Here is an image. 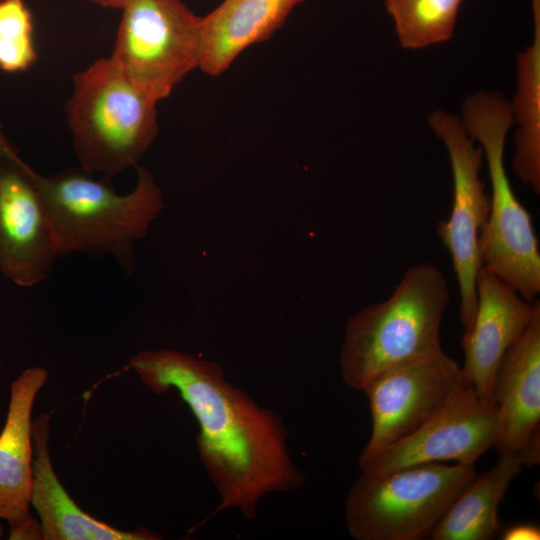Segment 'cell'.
Masks as SVG:
<instances>
[{
	"label": "cell",
	"instance_id": "cell-1",
	"mask_svg": "<svg viewBox=\"0 0 540 540\" xmlns=\"http://www.w3.org/2000/svg\"><path fill=\"white\" fill-rule=\"evenodd\" d=\"M130 366L153 393L175 389L191 409L199 457L220 497L215 512L254 520L263 497L305 483L281 418L228 382L216 362L161 349L137 353Z\"/></svg>",
	"mask_w": 540,
	"mask_h": 540
},
{
	"label": "cell",
	"instance_id": "cell-2",
	"mask_svg": "<svg viewBox=\"0 0 540 540\" xmlns=\"http://www.w3.org/2000/svg\"><path fill=\"white\" fill-rule=\"evenodd\" d=\"M449 299L448 281L436 265L408 268L386 300L347 321L339 358L344 383L363 391L382 373L443 351L440 328Z\"/></svg>",
	"mask_w": 540,
	"mask_h": 540
},
{
	"label": "cell",
	"instance_id": "cell-3",
	"mask_svg": "<svg viewBox=\"0 0 540 540\" xmlns=\"http://www.w3.org/2000/svg\"><path fill=\"white\" fill-rule=\"evenodd\" d=\"M82 167L35 177L46 203L58 256L86 253L112 255L127 272L134 266L135 242L142 239L163 209L151 173L137 166L135 188L125 195L109 178L95 179Z\"/></svg>",
	"mask_w": 540,
	"mask_h": 540
},
{
	"label": "cell",
	"instance_id": "cell-4",
	"mask_svg": "<svg viewBox=\"0 0 540 540\" xmlns=\"http://www.w3.org/2000/svg\"><path fill=\"white\" fill-rule=\"evenodd\" d=\"M462 124L486 158L490 211L478 237L481 267L511 285L525 300L540 293V251L531 216L514 194L504 162L514 124L511 103L499 92H476L461 108Z\"/></svg>",
	"mask_w": 540,
	"mask_h": 540
},
{
	"label": "cell",
	"instance_id": "cell-5",
	"mask_svg": "<svg viewBox=\"0 0 540 540\" xmlns=\"http://www.w3.org/2000/svg\"><path fill=\"white\" fill-rule=\"evenodd\" d=\"M65 111L80 167L103 177L136 166L158 134L157 103L109 57L73 77Z\"/></svg>",
	"mask_w": 540,
	"mask_h": 540
},
{
	"label": "cell",
	"instance_id": "cell-6",
	"mask_svg": "<svg viewBox=\"0 0 540 540\" xmlns=\"http://www.w3.org/2000/svg\"><path fill=\"white\" fill-rule=\"evenodd\" d=\"M477 475L474 465L432 462L385 473L362 472L344 504L355 540H419L430 536Z\"/></svg>",
	"mask_w": 540,
	"mask_h": 540
},
{
	"label": "cell",
	"instance_id": "cell-7",
	"mask_svg": "<svg viewBox=\"0 0 540 540\" xmlns=\"http://www.w3.org/2000/svg\"><path fill=\"white\" fill-rule=\"evenodd\" d=\"M121 10L109 58L158 103L199 68L201 17L181 0H128Z\"/></svg>",
	"mask_w": 540,
	"mask_h": 540
},
{
	"label": "cell",
	"instance_id": "cell-8",
	"mask_svg": "<svg viewBox=\"0 0 540 540\" xmlns=\"http://www.w3.org/2000/svg\"><path fill=\"white\" fill-rule=\"evenodd\" d=\"M427 120L444 144L452 169L450 216L438 222L436 232L452 259L460 292V320L464 335L471 329L476 313V277L481 267L478 237L490 211V196L480 178L484 156L481 147L465 130L460 117L438 109Z\"/></svg>",
	"mask_w": 540,
	"mask_h": 540
},
{
	"label": "cell",
	"instance_id": "cell-9",
	"mask_svg": "<svg viewBox=\"0 0 540 540\" xmlns=\"http://www.w3.org/2000/svg\"><path fill=\"white\" fill-rule=\"evenodd\" d=\"M469 386L462 367L443 351L379 375L362 391L372 430L359 460L416 431Z\"/></svg>",
	"mask_w": 540,
	"mask_h": 540
},
{
	"label": "cell",
	"instance_id": "cell-10",
	"mask_svg": "<svg viewBox=\"0 0 540 540\" xmlns=\"http://www.w3.org/2000/svg\"><path fill=\"white\" fill-rule=\"evenodd\" d=\"M35 174L0 123V271L21 287L45 280L59 257Z\"/></svg>",
	"mask_w": 540,
	"mask_h": 540
},
{
	"label": "cell",
	"instance_id": "cell-11",
	"mask_svg": "<svg viewBox=\"0 0 540 540\" xmlns=\"http://www.w3.org/2000/svg\"><path fill=\"white\" fill-rule=\"evenodd\" d=\"M498 434L496 404L469 386L416 431L358 464L373 474L432 462L474 465L494 448Z\"/></svg>",
	"mask_w": 540,
	"mask_h": 540
},
{
	"label": "cell",
	"instance_id": "cell-12",
	"mask_svg": "<svg viewBox=\"0 0 540 540\" xmlns=\"http://www.w3.org/2000/svg\"><path fill=\"white\" fill-rule=\"evenodd\" d=\"M476 297L473 324L462 337V369L476 394L493 401V383L501 359L540 311V303L525 300L511 285L483 267L476 277Z\"/></svg>",
	"mask_w": 540,
	"mask_h": 540
},
{
	"label": "cell",
	"instance_id": "cell-13",
	"mask_svg": "<svg viewBox=\"0 0 540 540\" xmlns=\"http://www.w3.org/2000/svg\"><path fill=\"white\" fill-rule=\"evenodd\" d=\"M492 399L499 419L494 448L499 454L519 453L539 434L540 311L502 357Z\"/></svg>",
	"mask_w": 540,
	"mask_h": 540
},
{
	"label": "cell",
	"instance_id": "cell-14",
	"mask_svg": "<svg viewBox=\"0 0 540 540\" xmlns=\"http://www.w3.org/2000/svg\"><path fill=\"white\" fill-rule=\"evenodd\" d=\"M48 379L43 367H29L11 383L5 425L0 433V519L16 527L32 519L33 445L31 414Z\"/></svg>",
	"mask_w": 540,
	"mask_h": 540
},
{
	"label": "cell",
	"instance_id": "cell-15",
	"mask_svg": "<svg viewBox=\"0 0 540 540\" xmlns=\"http://www.w3.org/2000/svg\"><path fill=\"white\" fill-rule=\"evenodd\" d=\"M49 416L40 415L31 425L33 489L31 505L37 511L44 540H158L146 528L122 531L81 510L58 479L48 449Z\"/></svg>",
	"mask_w": 540,
	"mask_h": 540
},
{
	"label": "cell",
	"instance_id": "cell-16",
	"mask_svg": "<svg viewBox=\"0 0 540 540\" xmlns=\"http://www.w3.org/2000/svg\"><path fill=\"white\" fill-rule=\"evenodd\" d=\"M304 0H223L201 17L199 69L218 76L248 47L266 41Z\"/></svg>",
	"mask_w": 540,
	"mask_h": 540
},
{
	"label": "cell",
	"instance_id": "cell-17",
	"mask_svg": "<svg viewBox=\"0 0 540 540\" xmlns=\"http://www.w3.org/2000/svg\"><path fill=\"white\" fill-rule=\"evenodd\" d=\"M524 466L517 453L500 454L492 468L471 483L451 504L431 533L434 540H489L500 531L498 507Z\"/></svg>",
	"mask_w": 540,
	"mask_h": 540
},
{
	"label": "cell",
	"instance_id": "cell-18",
	"mask_svg": "<svg viewBox=\"0 0 540 540\" xmlns=\"http://www.w3.org/2000/svg\"><path fill=\"white\" fill-rule=\"evenodd\" d=\"M533 39L517 54V86L511 103L514 124L512 167L534 193H540V0H530Z\"/></svg>",
	"mask_w": 540,
	"mask_h": 540
},
{
	"label": "cell",
	"instance_id": "cell-19",
	"mask_svg": "<svg viewBox=\"0 0 540 540\" xmlns=\"http://www.w3.org/2000/svg\"><path fill=\"white\" fill-rule=\"evenodd\" d=\"M463 0H383L402 48L418 50L449 41Z\"/></svg>",
	"mask_w": 540,
	"mask_h": 540
},
{
	"label": "cell",
	"instance_id": "cell-20",
	"mask_svg": "<svg viewBox=\"0 0 540 540\" xmlns=\"http://www.w3.org/2000/svg\"><path fill=\"white\" fill-rule=\"evenodd\" d=\"M36 60L32 17L24 0H0V69L26 71Z\"/></svg>",
	"mask_w": 540,
	"mask_h": 540
},
{
	"label": "cell",
	"instance_id": "cell-21",
	"mask_svg": "<svg viewBox=\"0 0 540 540\" xmlns=\"http://www.w3.org/2000/svg\"><path fill=\"white\" fill-rule=\"evenodd\" d=\"M503 540H539L540 528L531 523H521L505 528L501 533Z\"/></svg>",
	"mask_w": 540,
	"mask_h": 540
},
{
	"label": "cell",
	"instance_id": "cell-22",
	"mask_svg": "<svg viewBox=\"0 0 540 540\" xmlns=\"http://www.w3.org/2000/svg\"><path fill=\"white\" fill-rule=\"evenodd\" d=\"M95 4L107 7L122 9L128 0H87Z\"/></svg>",
	"mask_w": 540,
	"mask_h": 540
},
{
	"label": "cell",
	"instance_id": "cell-23",
	"mask_svg": "<svg viewBox=\"0 0 540 540\" xmlns=\"http://www.w3.org/2000/svg\"><path fill=\"white\" fill-rule=\"evenodd\" d=\"M2 532H3V531H2V526L0 525V538H1V536H2Z\"/></svg>",
	"mask_w": 540,
	"mask_h": 540
}]
</instances>
